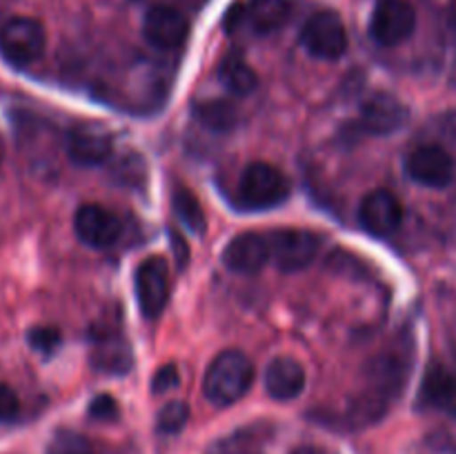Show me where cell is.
Listing matches in <instances>:
<instances>
[{
  "label": "cell",
  "instance_id": "cell-1",
  "mask_svg": "<svg viewBox=\"0 0 456 454\" xmlns=\"http://www.w3.org/2000/svg\"><path fill=\"white\" fill-rule=\"evenodd\" d=\"M254 383V363L240 350H225L214 356L205 372L203 394L218 408L234 405L243 399Z\"/></svg>",
  "mask_w": 456,
  "mask_h": 454
},
{
  "label": "cell",
  "instance_id": "cell-2",
  "mask_svg": "<svg viewBox=\"0 0 456 454\" xmlns=\"http://www.w3.org/2000/svg\"><path fill=\"white\" fill-rule=\"evenodd\" d=\"M289 194V182L279 167L270 163H252L243 169L239 181L240 205L254 212H265L283 203Z\"/></svg>",
  "mask_w": 456,
  "mask_h": 454
},
{
  "label": "cell",
  "instance_id": "cell-3",
  "mask_svg": "<svg viewBox=\"0 0 456 454\" xmlns=\"http://www.w3.org/2000/svg\"><path fill=\"white\" fill-rule=\"evenodd\" d=\"M47 47V34L38 20L27 16L12 18L0 27V53L12 65H31Z\"/></svg>",
  "mask_w": 456,
  "mask_h": 454
},
{
  "label": "cell",
  "instance_id": "cell-4",
  "mask_svg": "<svg viewBox=\"0 0 456 454\" xmlns=\"http://www.w3.org/2000/svg\"><path fill=\"white\" fill-rule=\"evenodd\" d=\"M267 245H270V261H274L281 272H298L314 261L321 239L314 231L283 227L267 234Z\"/></svg>",
  "mask_w": 456,
  "mask_h": 454
},
{
  "label": "cell",
  "instance_id": "cell-5",
  "mask_svg": "<svg viewBox=\"0 0 456 454\" xmlns=\"http://www.w3.org/2000/svg\"><path fill=\"white\" fill-rule=\"evenodd\" d=\"M301 45L312 58L337 61L347 49V31L341 16L334 12H319L307 18L301 31Z\"/></svg>",
  "mask_w": 456,
  "mask_h": 454
},
{
  "label": "cell",
  "instance_id": "cell-6",
  "mask_svg": "<svg viewBox=\"0 0 456 454\" xmlns=\"http://www.w3.org/2000/svg\"><path fill=\"white\" fill-rule=\"evenodd\" d=\"M417 29V12L408 0H379L370 18V36L381 47L405 43Z\"/></svg>",
  "mask_w": 456,
  "mask_h": 454
},
{
  "label": "cell",
  "instance_id": "cell-7",
  "mask_svg": "<svg viewBox=\"0 0 456 454\" xmlns=\"http://www.w3.org/2000/svg\"><path fill=\"white\" fill-rule=\"evenodd\" d=\"M405 172L419 185L444 190L454 178V160L441 145H421L405 158Z\"/></svg>",
  "mask_w": 456,
  "mask_h": 454
},
{
  "label": "cell",
  "instance_id": "cell-8",
  "mask_svg": "<svg viewBox=\"0 0 456 454\" xmlns=\"http://www.w3.org/2000/svg\"><path fill=\"white\" fill-rule=\"evenodd\" d=\"M136 298L145 319H159L169 301V265L151 256L136 270Z\"/></svg>",
  "mask_w": 456,
  "mask_h": 454
},
{
  "label": "cell",
  "instance_id": "cell-9",
  "mask_svg": "<svg viewBox=\"0 0 456 454\" xmlns=\"http://www.w3.org/2000/svg\"><path fill=\"white\" fill-rule=\"evenodd\" d=\"M111 150L114 138L110 129L98 123L74 125L67 134V156L83 167L102 165L111 156Z\"/></svg>",
  "mask_w": 456,
  "mask_h": 454
},
{
  "label": "cell",
  "instance_id": "cell-10",
  "mask_svg": "<svg viewBox=\"0 0 456 454\" xmlns=\"http://www.w3.org/2000/svg\"><path fill=\"white\" fill-rule=\"evenodd\" d=\"M190 34V20L169 4H156L142 18V36L156 49H176Z\"/></svg>",
  "mask_w": 456,
  "mask_h": 454
},
{
  "label": "cell",
  "instance_id": "cell-11",
  "mask_svg": "<svg viewBox=\"0 0 456 454\" xmlns=\"http://www.w3.org/2000/svg\"><path fill=\"white\" fill-rule=\"evenodd\" d=\"M410 118L403 102L387 92H377L361 105V127L374 136H390L399 132Z\"/></svg>",
  "mask_w": 456,
  "mask_h": 454
},
{
  "label": "cell",
  "instance_id": "cell-12",
  "mask_svg": "<svg viewBox=\"0 0 456 454\" xmlns=\"http://www.w3.org/2000/svg\"><path fill=\"white\" fill-rule=\"evenodd\" d=\"M74 230L85 245L94 249H105L118 240L123 225H120L118 216L107 207L89 203L76 212Z\"/></svg>",
  "mask_w": 456,
  "mask_h": 454
},
{
  "label": "cell",
  "instance_id": "cell-13",
  "mask_svg": "<svg viewBox=\"0 0 456 454\" xmlns=\"http://www.w3.org/2000/svg\"><path fill=\"white\" fill-rule=\"evenodd\" d=\"M359 221L370 234L390 236L403 223V205L392 191L374 190L363 199L359 207Z\"/></svg>",
  "mask_w": 456,
  "mask_h": 454
},
{
  "label": "cell",
  "instance_id": "cell-14",
  "mask_svg": "<svg viewBox=\"0 0 456 454\" xmlns=\"http://www.w3.org/2000/svg\"><path fill=\"white\" fill-rule=\"evenodd\" d=\"M270 263V245L267 234L261 231H243L234 236L223 252V265L236 274H256Z\"/></svg>",
  "mask_w": 456,
  "mask_h": 454
},
{
  "label": "cell",
  "instance_id": "cell-15",
  "mask_svg": "<svg viewBox=\"0 0 456 454\" xmlns=\"http://www.w3.org/2000/svg\"><path fill=\"white\" fill-rule=\"evenodd\" d=\"M305 387V369L292 356H279L265 368V390L276 401H292Z\"/></svg>",
  "mask_w": 456,
  "mask_h": 454
},
{
  "label": "cell",
  "instance_id": "cell-16",
  "mask_svg": "<svg viewBox=\"0 0 456 454\" xmlns=\"http://www.w3.org/2000/svg\"><path fill=\"white\" fill-rule=\"evenodd\" d=\"M419 401L426 408L454 409L456 408V377L444 365H430L423 378Z\"/></svg>",
  "mask_w": 456,
  "mask_h": 454
},
{
  "label": "cell",
  "instance_id": "cell-17",
  "mask_svg": "<svg viewBox=\"0 0 456 454\" xmlns=\"http://www.w3.org/2000/svg\"><path fill=\"white\" fill-rule=\"evenodd\" d=\"M289 13H292L289 0H249L245 16L256 34L265 36L279 31L289 20Z\"/></svg>",
  "mask_w": 456,
  "mask_h": 454
},
{
  "label": "cell",
  "instance_id": "cell-18",
  "mask_svg": "<svg viewBox=\"0 0 456 454\" xmlns=\"http://www.w3.org/2000/svg\"><path fill=\"white\" fill-rule=\"evenodd\" d=\"M92 363L98 372L127 374L132 368V352H129V345L123 341V336L101 338L98 345L94 347Z\"/></svg>",
  "mask_w": 456,
  "mask_h": 454
},
{
  "label": "cell",
  "instance_id": "cell-19",
  "mask_svg": "<svg viewBox=\"0 0 456 454\" xmlns=\"http://www.w3.org/2000/svg\"><path fill=\"white\" fill-rule=\"evenodd\" d=\"M218 78L225 85L227 92H232L234 96H248L258 85L256 71L239 56H230L221 62V67H218Z\"/></svg>",
  "mask_w": 456,
  "mask_h": 454
},
{
  "label": "cell",
  "instance_id": "cell-20",
  "mask_svg": "<svg viewBox=\"0 0 456 454\" xmlns=\"http://www.w3.org/2000/svg\"><path fill=\"white\" fill-rule=\"evenodd\" d=\"M174 212H176L178 221L191 231V234H203L205 231V212L203 205L199 203L196 194L187 187H178L172 196Z\"/></svg>",
  "mask_w": 456,
  "mask_h": 454
},
{
  "label": "cell",
  "instance_id": "cell-21",
  "mask_svg": "<svg viewBox=\"0 0 456 454\" xmlns=\"http://www.w3.org/2000/svg\"><path fill=\"white\" fill-rule=\"evenodd\" d=\"M200 123L209 129H216V132H225V129L234 127L236 123V109L234 105H230L227 101H208L203 105H199L196 109Z\"/></svg>",
  "mask_w": 456,
  "mask_h": 454
},
{
  "label": "cell",
  "instance_id": "cell-22",
  "mask_svg": "<svg viewBox=\"0 0 456 454\" xmlns=\"http://www.w3.org/2000/svg\"><path fill=\"white\" fill-rule=\"evenodd\" d=\"M49 454H94V445L80 432L58 430L49 443Z\"/></svg>",
  "mask_w": 456,
  "mask_h": 454
},
{
  "label": "cell",
  "instance_id": "cell-23",
  "mask_svg": "<svg viewBox=\"0 0 456 454\" xmlns=\"http://www.w3.org/2000/svg\"><path fill=\"white\" fill-rule=\"evenodd\" d=\"M187 421H190V408L183 401H172L159 412L156 426L163 434H178L187 426Z\"/></svg>",
  "mask_w": 456,
  "mask_h": 454
},
{
  "label": "cell",
  "instance_id": "cell-24",
  "mask_svg": "<svg viewBox=\"0 0 456 454\" xmlns=\"http://www.w3.org/2000/svg\"><path fill=\"white\" fill-rule=\"evenodd\" d=\"M29 345L45 356L53 354L61 345V332L56 328H34L29 332Z\"/></svg>",
  "mask_w": 456,
  "mask_h": 454
},
{
  "label": "cell",
  "instance_id": "cell-25",
  "mask_svg": "<svg viewBox=\"0 0 456 454\" xmlns=\"http://www.w3.org/2000/svg\"><path fill=\"white\" fill-rule=\"evenodd\" d=\"M18 412H20V401H18L16 392L7 383H0V423L13 421Z\"/></svg>",
  "mask_w": 456,
  "mask_h": 454
},
{
  "label": "cell",
  "instance_id": "cell-26",
  "mask_svg": "<svg viewBox=\"0 0 456 454\" xmlns=\"http://www.w3.org/2000/svg\"><path fill=\"white\" fill-rule=\"evenodd\" d=\"M89 417L96 418V421H114L118 417V405H116V401L111 396L101 394L89 405Z\"/></svg>",
  "mask_w": 456,
  "mask_h": 454
},
{
  "label": "cell",
  "instance_id": "cell-27",
  "mask_svg": "<svg viewBox=\"0 0 456 454\" xmlns=\"http://www.w3.org/2000/svg\"><path fill=\"white\" fill-rule=\"evenodd\" d=\"M178 369L174 368V365H165V368H160L159 372H156L154 381H151V390L156 392V394H165V392L174 390V387L178 385Z\"/></svg>",
  "mask_w": 456,
  "mask_h": 454
},
{
  "label": "cell",
  "instance_id": "cell-28",
  "mask_svg": "<svg viewBox=\"0 0 456 454\" xmlns=\"http://www.w3.org/2000/svg\"><path fill=\"white\" fill-rule=\"evenodd\" d=\"M208 454H254V452L245 450L243 445L234 443V441H221V443L214 445Z\"/></svg>",
  "mask_w": 456,
  "mask_h": 454
},
{
  "label": "cell",
  "instance_id": "cell-29",
  "mask_svg": "<svg viewBox=\"0 0 456 454\" xmlns=\"http://www.w3.org/2000/svg\"><path fill=\"white\" fill-rule=\"evenodd\" d=\"M292 454H323V452H321V450H316V448H310V445H303V448L294 450Z\"/></svg>",
  "mask_w": 456,
  "mask_h": 454
}]
</instances>
